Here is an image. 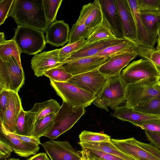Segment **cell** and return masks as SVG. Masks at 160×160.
Segmentation results:
<instances>
[{
    "label": "cell",
    "instance_id": "6da1fadb",
    "mask_svg": "<svg viewBox=\"0 0 160 160\" xmlns=\"http://www.w3.org/2000/svg\"><path fill=\"white\" fill-rule=\"evenodd\" d=\"M18 26L46 32L50 25L46 18L42 0H14L8 17Z\"/></svg>",
    "mask_w": 160,
    "mask_h": 160
},
{
    "label": "cell",
    "instance_id": "7a4b0ae2",
    "mask_svg": "<svg viewBox=\"0 0 160 160\" xmlns=\"http://www.w3.org/2000/svg\"><path fill=\"white\" fill-rule=\"evenodd\" d=\"M126 86L123 82L121 74L109 77L108 81L92 103L97 107L108 112V107L115 109L123 106L126 102Z\"/></svg>",
    "mask_w": 160,
    "mask_h": 160
},
{
    "label": "cell",
    "instance_id": "3957f363",
    "mask_svg": "<svg viewBox=\"0 0 160 160\" xmlns=\"http://www.w3.org/2000/svg\"><path fill=\"white\" fill-rule=\"evenodd\" d=\"M84 107H74L64 102L56 114L52 127L43 136L54 140L70 129L85 113Z\"/></svg>",
    "mask_w": 160,
    "mask_h": 160
},
{
    "label": "cell",
    "instance_id": "277c9868",
    "mask_svg": "<svg viewBox=\"0 0 160 160\" xmlns=\"http://www.w3.org/2000/svg\"><path fill=\"white\" fill-rule=\"evenodd\" d=\"M44 33L31 28L18 26L12 39L16 43L21 53L35 55L46 48Z\"/></svg>",
    "mask_w": 160,
    "mask_h": 160
},
{
    "label": "cell",
    "instance_id": "5b68a950",
    "mask_svg": "<svg viewBox=\"0 0 160 160\" xmlns=\"http://www.w3.org/2000/svg\"><path fill=\"white\" fill-rule=\"evenodd\" d=\"M23 68L14 56L6 61L0 59V92L3 90L18 93L24 83Z\"/></svg>",
    "mask_w": 160,
    "mask_h": 160
},
{
    "label": "cell",
    "instance_id": "8992f818",
    "mask_svg": "<svg viewBox=\"0 0 160 160\" xmlns=\"http://www.w3.org/2000/svg\"><path fill=\"white\" fill-rule=\"evenodd\" d=\"M159 79H147L126 86L127 99L125 105L133 108L152 98L160 97Z\"/></svg>",
    "mask_w": 160,
    "mask_h": 160
},
{
    "label": "cell",
    "instance_id": "52a82bcc",
    "mask_svg": "<svg viewBox=\"0 0 160 160\" xmlns=\"http://www.w3.org/2000/svg\"><path fill=\"white\" fill-rule=\"evenodd\" d=\"M50 84L63 102L74 107H86L92 103L96 97L67 82L50 80Z\"/></svg>",
    "mask_w": 160,
    "mask_h": 160
},
{
    "label": "cell",
    "instance_id": "ba28073f",
    "mask_svg": "<svg viewBox=\"0 0 160 160\" xmlns=\"http://www.w3.org/2000/svg\"><path fill=\"white\" fill-rule=\"evenodd\" d=\"M121 77L126 86L147 79L160 80V74L154 65L149 61L142 58L128 65L122 70Z\"/></svg>",
    "mask_w": 160,
    "mask_h": 160
},
{
    "label": "cell",
    "instance_id": "9c48e42d",
    "mask_svg": "<svg viewBox=\"0 0 160 160\" xmlns=\"http://www.w3.org/2000/svg\"><path fill=\"white\" fill-rule=\"evenodd\" d=\"M109 77L97 69L87 72L73 76L67 82L90 93L96 97L108 83Z\"/></svg>",
    "mask_w": 160,
    "mask_h": 160
},
{
    "label": "cell",
    "instance_id": "30bf717a",
    "mask_svg": "<svg viewBox=\"0 0 160 160\" xmlns=\"http://www.w3.org/2000/svg\"><path fill=\"white\" fill-rule=\"evenodd\" d=\"M51 160H81V155L68 141L50 140L41 144Z\"/></svg>",
    "mask_w": 160,
    "mask_h": 160
},
{
    "label": "cell",
    "instance_id": "8fae6325",
    "mask_svg": "<svg viewBox=\"0 0 160 160\" xmlns=\"http://www.w3.org/2000/svg\"><path fill=\"white\" fill-rule=\"evenodd\" d=\"M137 56L136 52L132 48L110 57L98 69L101 73L108 77L117 75L120 74L122 69Z\"/></svg>",
    "mask_w": 160,
    "mask_h": 160
},
{
    "label": "cell",
    "instance_id": "7c38bea8",
    "mask_svg": "<svg viewBox=\"0 0 160 160\" xmlns=\"http://www.w3.org/2000/svg\"><path fill=\"white\" fill-rule=\"evenodd\" d=\"M59 49L44 51L34 55L31 60V66L37 77L42 76L44 73L63 64L59 58Z\"/></svg>",
    "mask_w": 160,
    "mask_h": 160
},
{
    "label": "cell",
    "instance_id": "4fadbf2b",
    "mask_svg": "<svg viewBox=\"0 0 160 160\" xmlns=\"http://www.w3.org/2000/svg\"><path fill=\"white\" fill-rule=\"evenodd\" d=\"M121 20L123 38L132 43L139 45L134 20L127 0H116Z\"/></svg>",
    "mask_w": 160,
    "mask_h": 160
},
{
    "label": "cell",
    "instance_id": "5bb4252c",
    "mask_svg": "<svg viewBox=\"0 0 160 160\" xmlns=\"http://www.w3.org/2000/svg\"><path fill=\"white\" fill-rule=\"evenodd\" d=\"M109 58L98 56L84 58L64 62L59 67L74 76L98 69Z\"/></svg>",
    "mask_w": 160,
    "mask_h": 160
},
{
    "label": "cell",
    "instance_id": "9a60e30c",
    "mask_svg": "<svg viewBox=\"0 0 160 160\" xmlns=\"http://www.w3.org/2000/svg\"><path fill=\"white\" fill-rule=\"evenodd\" d=\"M134 138L112 139L111 142L118 149L136 160H158L151 153L140 146Z\"/></svg>",
    "mask_w": 160,
    "mask_h": 160
},
{
    "label": "cell",
    "instance_id": "2e32d148",
    "mask_svg": "<svg viewBox=\"0 0 160 160\" xmlns=\"http://www.w3.org/2000/svg\"><path fill=\"white\" fill-rule=\"evenodd\" d=\"M102 11L109 27L116 38L124 39L116 0H99Z\"/></svg>",
    "mask_w": 160,
    "mask_h": 160
},
{
    "label": "cell",
    "instance_id": "e0dca14e",
    "mask_svg": "<svg viewBox=\"0 0 160 160\" xmlns=\"http://www.w3.org/2000/svg\"><path fill=\"white\" fill-rule=\"evenodd\" d=\"M125 40L124 39L111 38L100 40L88 45H84L66 58L63 63L81 58L94 56L104 49Z\"/></svg>",
    "mask_w": 160,
    "mask_h": 160
},
{
    "label": "cell",
    "instance_id": "ac0fdd59",
    "mask_svg": "<svg viewBox=\"0 0 160 160\" xmlns=\"http://www.w3.org/2000/svg\"><path fill=\"white\" fill-rule=\"evenodd\" d=\"M22 108L21 100L18 93L10 91L8 103L0 120L4 127L12 133L15 132L18 117Z\"/></svg>",
    "mask_w": 160,
    "mask_h": 160
},
{
    "label": "cell",
    "instance_id": "d6986e66",
    "mask_svg": "<svg viewBox=\"0 0 160 160\" xmlns=\"http://www.w3.org/2000/svg\"><path fill=\"white\" fill-rule=\"evenodd\" d=\"M135 24L137 36L139 45L144 47L153 48L157 38L151 35L144 26L138 9L137 0H127Z\"/></svg>",
    "mask_w": 160,
    "mask_h": 160
},
{
    "label": "cell",
    "instance_id": "ffe728a7",
    "mask_svg": "<svg viewBox=\"0 0 160 160\" xmlns=\"http://www.w3.org/2000/svg\"><path fill=\"white\" fill-rule=\"evenodd\" d=\"M0 137L8 142L12 148L13 152L18 155L24 158L34 155L39 149V146H34L27 143L15 137L0 122Z\"/></svg>",
    "mask_w": 160,
    "mask_h": 160
},
{
    "label": "cell",
    "instance_id": "44dd1931",
    "mask_svg": "<svg viewBox=\"0 0 160 160\" xmlns=\"http://www.w3.org/2000/svg\"><path fill=\"white\" fill-rule=\"evenodd\" d=\"M111 116L122 121L131 122L139 127L144 123L152 121H160V117L147 114L134 110L133 108L125 105L114 109Z\"/></svg>",
    "mask_w": 160,
    "mask_h": 160
},
{
    "label": "cell",
    "instance_id": "7402d4cb",
    "mask_svg": "<svg viewBox=\"0 0 160 160\" xmlns=\"http://www.w3.org/2000/svg\"><path fill=\"white\" fill-rule=\"evenodd\" d=\"M70 31L69 25L63 21H55L49 25L46 31V43L57 47L64 46L69 42Z\"/></svg>",
    "mask_w": 160,
    "mask_h": 160
},
{
    "label": "cell",
    "instance_id": "603a6c76",
    "mask_svg": "<svg viewBox=\"0 0 160 160\" xmlns=\"http://www.w3.org/2000/svg\"><path fill=\"white\" fill-rule=\"evenodd\" d=\"M103 15L99 0L84 5L76 22L84 23L93 30L102 21Z\"/></svg>",
    "mask_w": 160,
    "mask_h": 160
},
{
    "label": "cell",
    "instance_id": "cb8c5ba5",
    "mask_svg": "<svg viewBox=\"0 0 160 160\" xmlns=\"http://www.w3.org/2000/svg\"><path fill=\"white\" fill-rule=\"evenodd\" d=\"M36 121L34 113L30 110L25 111L23 108L19 114L14 133L21 135L32 136Z\"/></svg>",
    "mask_w": 160,
    "mask_h": 160
},
{
    "label": "cell",
    "instance_id": "d4e9b609",
    "mask_svg": "<svg viewBox=\"0 0 160 160\" xmlns=\"http://www.w3.org/2000/svg\"><path fill=\"white\" fill-rule=\"evenodd\" d=\"M82 148L90 149L116 156L124 160H136L127 154L122 152L111 142H79Z\"/></svg>",
    "mask_w": 160,
    "mask_h": 160
},
{
    "label": "cell",
    "instance_id": "484cf974",
    "mask_svg": "<svg viewBox=\"0 0 160 160\" xmlns=\"http://www.w3.org/2000/svg\"><path fill=\"white\" fill-rule=\"evenodd\" d=\"M117 38L112 32L104 15L100 24L93 29L86 39L84 45H87L100 40Z\"/></svg>",
    "mask_w": 160,
    "mask_h": 160
},
{
    "label": "cell",
    "instance_id": "4316f807",
    "mask_svg": "<svg viewBox=\"0 0 160 160\" xmlns=\"http://www.w3.org/2000/svg\"><path fill=\"white\" fill-rule=\"evenodd\" d=\"M61 107L57 101L51 99L43 102L35 103L30 110L34 113L37 121L51 113H57Z\"/></svg>",
    "mask_w": 160,
    "mask_h": 160
},
{
    "label": "cell",
    "instance_id": "83f0119b",
    "mask_svg": "<svg viewBox=\"0 0 160 160\" xmlns=\"http://www.w3.org/2000/svg\"><path fill=\"white\" fill-rule=\"evenodd\" d=\"M140 12L145 27L151 35L157 38L158 30L160 26V10Z\"/></svg>",
    "mask_w": 160,
    "mask_h": 160
},
{
    "label": "cell",
    "instance_id": "f1b7e54d",
    "mask_svg": "<svg viewBox=\"0 0 160 160\" xmlns=\"http://www.w3.org/2000/svg\"><path fill=\"white\" fill-rule=\"evenodd\" d=\"M132 48L136 52L138 56L150 61L160 74V49L148 48L133 43Z\"/></svg>",
    "mask_w": 160,
    "mask_h": 160
},
{
    "label": "cell",
    "instance_id": "f546056e",
    "mask_svg": "<svg viewBox=\"0 0 160 160\" xmlns=\"http://www.w3.org/2000/svg\"><path fill=\"white\" fill-rule=\"evenodd\" d=\"M21 52L15 41L12 39L5 40L0 43V59L7 61L10 57H14L21 65L20 55Z\"/></svg>",
    "mask_w": 160,
    "mask_h": 160
},
{
    "label": "cell",
    "instance_id": "4dcf8cb0",
    "mask_svg": "<svg viewBox=\"0 0 160 160\" xmlns=\"http://www.w3.org/2000/svg\"><path fill=\"white\" fill-rule=\"evenodd\" d=\"M133 108L142 113L160 117V97L152 98Z\"/></svg>",
    "mask_w": 160,
    "mask_h": 160
},
{
    "label": "cell",
    "instance_id": "1f68e13d",
    "mask_svg": "<svg viewBox=\"0 0 160 160\" xmlns=\"http://www.w3.org/2000/svg\"><path fill=\"white\" fill-rule=\"evenodd\" d=\"M56 114L51 113L35 122L32 136L40 138L52 127Z\"/></svg>",
    "mask_w": 160,
    "mask_h": 160
},
{
    "label": "cell",
    "instance_id": "d6a6232c",
    "mask_svg": "<svg viewBox=\"0 0 160 160\" xmlns=\"http://www.w3.org/2000/svg\"><path fill=\"white\" fill-rule=\"evenodd\" d=\"M92 30L84 24L76 22L73 25L70 30L68 44H72L81 40L86 39Z\"/></svg>",
    "mask_w": 160,
    "mask_h": 160
},
{
    "label": "cell",
    "instance_id": "836d02e7",
    "mask_svg": "<svg viewBox=\"0 0 160 160\" xmlns=\"http://www.w3.org/2000/svg\"><path fill=\"white\" fill-rule=\"evenodd\" d=\"M62 1V0H42L45 14L49 25L56 21L57 14Z\"/></svg>",
    "mask_w": 160,
    "mask_h": 160
},
{
    "label": "cell",
    "instance_id": "e575fe53",
    "mask_svg": "<svg viewBox=\"0 0 160 160\" xmlns=\"http://www.w3.org/2000/svg\"><path fill=\"white\" fill-rule=\"evenodd\" d=\"M132 42L126 40L122 42L104 49L94 56L110 57L118 53L130 49L132 48Z\"/></svg>",
    "mask_w": 160,
    "mask_h": 160
},
{
    "label": "cell",
    "instance_id": "d590c367",
    "mask_svg": "<svg viewBox=\"0 0 160 160\" xmlns=\"http://www.w3.org/2000/svg\"><path fill=\"white\" fill-rule=\"evenodd\" d=\"M79 142H110L111 137L102 132H94L84 130L79 136Z\"/></svg>",
    "mask_w": 160,
    "mask_h": 160
},
{
    "label": "cell",
    "instance_id": "8d00e7d4",
    "mask_svg": "<svg viewBox=\"0 0 160 160\" xmlns=\"http://www.w3.org/2000/svg\"><path fill=\"white\" fill-rule=\"evenodd\" d=\"M43 75L50 80L58 82H67L73 76L59 67L50 69L44 73Z\"/></svg>",
    "mask_w": 160,
    "mask_h": 160
},
{
    "label": "cell",
    "instance_id": "74e56055",
    "mask_svg": "<svg viewBox=\"0 0 160 160\" xmlns=\"http://www.w3.org/2000/svg\"><path fill=\"white\" fill-rule=\"evenodd\" d=\"M86 42V39H83L72 44H67L64 47L59 48L58 55L60 61L63 63L66 58L82 47Z\"/></svg>",
    "mask_w": 160,
    "mask_h": 160
},
{
    "label": "cell",
    "instance_id": "f35d334b",
    "mask_svg": "<svg viewBox=\"0 0 160 160\" xmlns=\"http://www.w3.org/2000/svg\"><path fill=\"white\" fill-rule=\"evenodd\" d=\"M139 9L142 11H159L160 0H137Z\"/></svg>",
    "mask_w": 160,
    "mask_h": 160
},
{
    "label": "cell",
    "instance_id": "ab89813d",
    "mask_svg": "<svg viewBox=\"0 0 160 160\" xmlns=\"http://www.w3.org/2000/svg\"><path fill=\"white\" fill-rule=\"evenodd\" d=\"M14 0H0V25L3 24L8 17Z\"/></svg>",
    "mask_w": 160,
    "mask_h": 160
},
{
    "label": "cell",
    "instance_id": "60d3db41",
    "mask_svg": "<svg viewBox=\"0 0 160 160\" xmlns=\"http://www.w3.org/2000/svg\"><path fill=\"white\" fill-rule=\"evenodd\" d=\"M10 90H3L0 92V119H1L8 105Z\"/></svg>",
    "mask_w": 160,
    "mask_h": 160
},
{
    "label": "cell",
    "instance_id": "b9f144b4",
    "mask_svg": "<svg viewBox=\"0 0 160 160\" xmlns=\"http://www.w3.org/2000/svg\"><path fill=\"white\" fill-rule=\"evenodd\" d=\"M13 151L10 145L0 137V159H6L10 156Z\"/></svg>",
    "mask_w": 160,
    "mask_h": 160
},
{
    "label": "cell",
    "instance_id": "7bdbcfd3",
    "mask_svg": "<svg viewBox=\"0 0 160 160\" xmlns=\"http://www.w3.org/2000/svg\"><path fill=\"white\" fill-rule=\"evenodd\" d=\"M148 140L160 150V133L144 130Z\"/></svg>",
    "mask_w": 160,
    "mask_h": 160
},
{
    "label": "cell",
    "instance_id": "ee69618b",
    "mask_svg": "<svg viewBox=\"0 0 160 160\" xmlns=\"http://www.w3.org/2000/svg\"><path fill=\"white\" fill-rule=\"evenodd\" d=\"M136 141L140 146L156 157L158 160H160V150L159 149L151 143H145L137 140Z\"/></svg>",
    "mask_w": 160,
    "mask_h": 160
},
{
    "label": "cell",
    "instance_id": "f6af8a7d",
    "mask_svg": "<svg viewBox=\"0 0 160 160\" xmlns=\"http://www.w3.org/2000/svg\"><path fill=\"white\" fill-rule=\"evenodd\" d=\"M144 130L160 133V121H152L145 122L139 126Z\"/></svg>",
    "mask_w": 160,
    "mask_h": 160
},
{
    "label": "cell",
    "instance_id": "bcb514c9",
    "mask_svg": "<svg viewBox=\"0 0 160 160\" xmlns=\"http://www.w3.org/2000/svg\"><path fill=\"white\" fill-rule=\"evenodd\" d=\"M86 149L92 155L105 160H124L112 154L92 149Z\"/></svg>",
    "mask_w": 160,
    "mask_h": 160
},
{
    "label": "cell",
    "instance_id": "7dc6e473",
    "mask_svg": "<svg viewBox=\"0 0 160 160\" xmlns=\"http://www.w3.org/2000/svg\"><path fill=\"white\" fill-rule=\"evenodd\" d=\"M14 135L24 142L34 146H38L41 144L40 138H37L33 136H25L19 135L13 133Z\"/></svg>",
    "mask_w": 160,
    "mask_h": 160
},
{
    "label": "cell",
    "instance_id": "c3c4849f",
    "mask_svg": "<svg viewBox=\"0 0 160 160\" xmlns=\"http://www.w3.org/2000/svg\"><path fill=\"white\" fill-rule=\"evenodd\" d=\"M27 160H50L47 154L41 152L34 155L27 159Z\"/></svg>",
    "mask_w": 160,
    "mask_h": 160
},
{
    "label": "cell",
    "instance_id": "681fc988",
    "mask_svg": "<svg viewBox=\"0 0 160 160\" xmlns=\"http://www.w3.org/2000/svg\"><path fill=\"white\" fill-rule=\"evenodd\" d=\"M157 43V46L156 48L157 49H160V26L158 30Z\"/></svg>",
    "mask_w": 160,
    "mask_h": 160
},
{
    "label": "cell",
    "instance_id": "f907efd6",
    "mask_svg": "<svg viewBox=\"0 0 160 160\" xmlns=\"http://www.w3.org/2000/svg\"><path fill=\"white\" fill-rule=\"evenodd\" d=\"M5 40L4 34L3 32L0 33V43L2 42Z\"/></svg>",
    "mask_w": 160,
    "mask_h": 160
},
{
    "label": "cell",
    "instance_id": "816d5d0a",
    "mask_svg": "<svg viewBox=\"0 0 160 160\" xmlns=\"http://www.w3.org/2000/svg\"><path fill=\"white\" fill-rule=\"evenodd\" d=\"M4 160H21L18 158H10L8 159H5Z\"/></svg>",
    "mask_w": 160,
    "mask_h": 160
},
{
    "label": "cell",
    "instance_id": "f5cc1de1",
    "mask_svg": "<svg viewBox=\"0 0 160 160\" xmlns=\"http://www.w3.org/2000/svg\"><path fill=\"white\" fill-rule=\"evenodd\" d=\"M96 158H97V160H105L104 159H102V158H98L97 157H96V156H95Z\"/></svg>",
    "mask_w": 160,
    "mask_h": 160
},
{
    "label": "cell",
    "instance_id": "db71d44e",
    "mask_svg": "<svg viewBox=\"0 0 160 160\" xmlns=\"http://www.w3.org/2000/svg\"><path fill=\"white\" fill-rule=\"evenodd\" d=\"M81 160H86L83 158L82 157V159H81Z\"/></svg>",
    "mask_w": 160,
    "mask_h": 160
},
{
    "label": "cell",
    "instance_id": "11a10c76",
    "mask_svg": "<svg viewBox=\"0 0 160 160\" xmlns=\"http://www.w3.org/2000/svg\"><path fill=\"white\" fill-rule=\"evenodd\" d=\"M158 84L159 85V86L160 87V82H158Z\"/></svg>",
    "mask_w": 160,
    "mask_h": 160
},
{
    "label": "cell",
    "instance_id": "9f6ffc18",
    "mask_svg": "<svg viewBox=\"0 0 160 160\" xmlns=\"http://www.w3.org/2000/svg\"><path fill=\"white\" fill-rule=\"evenodd\" d=\"M159 9H160V6H159Z\"/></svg>",
    "mask_w": 160,
    "mask_h": 160
},
{
    "label": "cell",
    "instance_id": "6f0895ef",
    "mask_svg": "<svg viewBox=\"0 0 160 160\" xmlns=\"http://www.w3.org/2000/svg\"><path fill=\"white\" fill-rule=\"evenodd\" d=\"M160 82V81H159V82Z\"/></svg>",
    "mask_w": 160,
    "mask_h": 160
}]
</instances>
